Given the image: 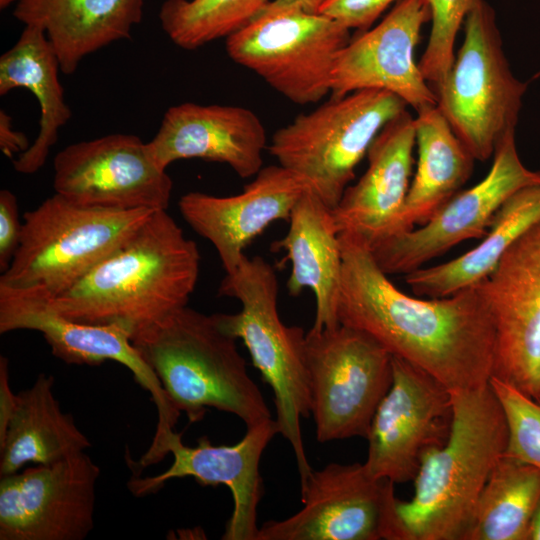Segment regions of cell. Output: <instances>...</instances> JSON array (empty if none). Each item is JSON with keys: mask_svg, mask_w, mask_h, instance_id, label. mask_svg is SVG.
Listing matches in <instances>:
<instances>
[{"mask_svg": "<svg viewBox=\"0 0 540 540\" xmlns=\"http://www.w3.org/2000/svg\"><path fill=\"white\" fill-rule=\"evenodd\" d=\"M339 238L340 324L369 334L393 356L424 370L451 392L489 383L496 333L480 283L445 297H413L389 280L362 239L349 233Z\"/></svg>", "mask_w": 540, "mask_h": 540, "instance_id": "1", "label": "cell"}, {"mask_svg": "<svg viewBox=\"0 0 540 540\" xmlns=\"http://www.w3.org/2000/svg\"><path fill=\"white\" fill-rule=\"evenodd\" d=\"M200 268L196 243L166 210L154 211L116 251L62 293L52 307L74 321L119 325L132 337L187 306Z\"/></svg>", "mask_w": 540, "mask_h": 540, "instance_id": "2", "label": "cell"}, {"mask_svg": "<svg viewBox=\"0 0 540 540\" xmlns=\"http://www.w3.org/2000/svg\"><path fill=\"white\" fill-rule=\"evenodd\" d=\"M453 418L443 446L427 451L414 495L398 500L404 540H461L508 430L490 384L452 392Z\"/></svg>", "mask_w": 540, "mask_h": 540, "instance_id": "3", "label": "cell"}, {"mask_svg": "<svg viewBox=\"0 0 540 540\" xmlns=\"http://www.w3.org/2000/svg\"><path fill=\"white\" fill-rule=\"evenodd\" d=\"M236 340L220 326L217 314L188 306L132 337L173 407L190 423L215 408L239 417L247 428L272 416Z\"/></svg>", "mask_w": 540, "mask_h": 540, "instance_id": "4", "label": "cell"}, {"mask_svg": "<svg viewBox=\"0 0 540 540\" xmlns=\"http://www.w3.org/2000/svg\"><path fill=\"white\" fill-rule=\"evenodd\" d=\"M278 289L271 264L260 256L245 255L219 286V294L239 300L241 310L217 313V318L229 335L243 341L252 363L272 388L278 431L292 447L302 482L312 470L300 424L311 414L306 334L301 327L282 322Z\"/></svg>", "mask_w": 540, "mask_h": 540, "instance_id": "5", "label": "cell"}, {"mask_svg": "<svg viewBox=\"0 0 540 540\" xmlns=\"http://www.w3.org/2000/svg\"><path fill=\"white\" fill-rule=\"evenodd\" d=\"M154 211L88 207L55 193L23 214L20 242L0 285L54 297L121 247Z\"/></svg>", "mask_w": 540, "mask_h": 540, "instance_id": "6", "label": "cell"}, {"mask_svg": "<svg viewBox=\"0 0 540 540\" xmlns=\"http://www.w3.org/2000/svg\"><path fill=\"white\" fill-rule=\"evenodd\" d=\"M406 107L400 97L380 89L332 96L278 129L268 149L334 209L377 134Z\"/></svg>", "mask_w": 540, "mask_h": 540, "instance_id": "7", "label": "cell"}, {"mask_svg": "<svg viewBox=\"0 0 540 540\" xmlns=\"http://www.w3.org/2000/svg\"><path fill=\"white\" fill-rule=\"evenodd\" d=\"M464 40L444 79L433 86L437 107L475 160L493 156L515 133L527 84L512 73L494 9L480 0L464 22Z\"/></svg>", "mask_w": 540, "mask_h": 540, "instance_id": "8", "label": "cell"}, {"mask_svg": "<svg viewBox=\"0 0 540 540\" xmlns=\"http://www.w3.org/2000/svg\"><path fill=\"white\" fill-rule=\"evenodd\" d=\"M350 30L293 0H270L249 22L226 38V52L293 103L323 99L338 53Z\"/></svg>", "mask_w": 540, "mask_h": 540, "instance_id": "9", "label": "cell"}, {"mask_svg": "<svg viewBox=\"0 0 540 540\" xmlns=\"http://www.w3.org/2000/svg\"><path fill=\"white\" fill-rule=\"evenodd\" d=\"M306 357L317 440L366 438L392 383V354L369 334L339 324L311 328Z\"/></svg>", "mask_w": 540, "mask_h": 540, "instance_id": "10", "label": "cell"}, {"mask_svg": "<svg viewBox=\"0 0 540 540\" xmlns=\"http://www.w3.org/2000/svg\"><path fill=\"white\" fill-rule=\"evenodd\" d=\"M303 507L259 528L257 540H404L394 483L364 463H330L300 482Z\"/></svg>", "mask_w": 540, "mask_h": 540, "instance_id": "11", "label": "cell"}, {"mask_svg": "<svg viewBox=\"0 0 540 540\" xmlns=\"http://www.w3.org/2000/svg\"><path fill=\"white\" fill-rule=\"evenodd\" d=\"M532 185H540V171L523 164L511 133L495 148L491 168L479 183L459 191L419 228L374 244L372 255L387 275L413 272L463 241L481 240L502 204Z\"/></svg>", "mask_w": 540, "mask_h": 540, "instance_id": "12", "label": "cell"}, {"mask_svg": "<svg viewBox=\"0 0 540 540\" xmlns=\"http://www.w3.org/2000/svg\"><path fill=\"white\" fill-rule=\"evenodd\" d=\"M452 418V392L424 370L392 355V383L366 436V468L394 484L414 480L423 455L446 443Z\"/></svg>", "mask_w": 540, "mask_h": 540, "instance_id": "13", "label": "cell"}, {"mask_svg": "<svg viewBox=\"0 0 540 540\" xmlns=\"http://www.w3.org/2000/svg\"><path fill=\"white\" fill-rule=\"evenodd\" d=\"M33 330L42 334L52 354L67 364L97 366L114 361L128 368L137 383L150 393L157 424L151 444L161 446L175 430L180 412L132 343V333L119 325H94L66 318L38 288L0 285V333Z\"/></svg>", "mask_w": 540, "mask_h": 540, "instance_id": "14", "label": "cell"}, {"mask_svg": "<svg viewBox=\"0 0 540 540\" xmlns=\"http://www.w3.org/2000/svg\"><path fill=\"white\" fill-rule=\"evenodd\" d=\"M100 468L85 453L0 479V540H83Z\"/></svg>", "mask_w": 540, "mask_h": 540, "instance_id": "15", "label": "cell"}, {"mask_svg": "<svg viewBox=\"0 0 540 540\" xmlns=\"http://www.w3.org/2000/svg\"><path fill=\"white\" fill-rule=\"evenodd\" d=\"M56 194L83 206L167 210L173 182L138 136L114 133L73 143L54 158Z\"/></svg>", "mask_w": 540, "mask_h": 540, "instance_id": "16", "label": "cell"}, {"mask_svg": "<svg viewBox=\"0 0 540 540\" xmlns=\"http://www.w3.org/2000/svg\"><path fill=\"white\" fill-rule=\"evenodd\" d=\"M496 333L493 373L529 397L540 396V220L479 282Z\"/></svg>", "mask_w": 540, "mask_h": 540, "instance_id": "17", "label": "cell"}, {"mask_svg": "<svg viewBox=\"0 0 540 540\" xmlns=\"http://www.w3.org/2000/svg\"><path fill=\"white\" fill-rule=\"evenodd\" d=\"M276 420L270 418L247 427L243 438L234 445H214L204 436L196 446H187L182 434L172 431L165 439V454H172L170 467L156 476H133L128 488L136 497L156 493L167 481L193 477L202 486L225 485L232 494L233 511L223 540H257V509L263 496L260 474L261 456L278 434Z\"/></svg>", "mask_w": 540, "mask_h": 540, "instance_id": "18", "label": "cell"}, {"mask_svg": "<svg viewBox=\"0 0 540 540\" xmlns=\"http://www.w3.org/2000/svg\"><path fill=\"white\" fill-rule=\"evenodd\" d=\"M430 19L428 0H398L383 20L359 32L338 53L330 78L332 96L380 89L416 112L437 105L414 57L421 29Z\"/></svg>", "mask_w": 540, "mask_h": 540, "instance_id": "19", "label": "cell"}, {"mask_svg": "<svg viewBox=\"0 0 540 540\" xmlns=\"http://www.w3.org/2000/svg\"><path fill=\"white\" fill-rule=\"evenodd\" d=\"M309 188L297 174L270 165L237 195L192 191L179 199L178 208L190 227L213 244L226 273H231L244 258V249L270 224L289 221L293 207Z\"/></svg>", "mask_w": 540, "mask_h": 540, "instance_id": "20", "label": "cell"}, {"mask_svg": "<svg viewBox=\"0 0 540 540\" xmlns=\"http://www.w3.org/2000/svg\"><path fill=\"white\" fill-rule=\"evenodd\" d=\"M266 143L264 125L252 110L185 102L168 108L147 146L164 170L177 160L202 159L227 164L249 178L263 168Z\"/></svg>", "mask_w": 540, "mask_h": 540, "instance_id": "21", "label": "cell"}, {"mask_svg": "<svg viewBox=\"0 0 540 540\" xmlns=\"http://www.w3.org/2000/svg\"><path fill=\"white\" fill-rule=\"evenodd\" d=\"M415 145L414 117L404 110L377 134L366 155V171L332 210L339 234H353L370 248L398 232Z\"/></svg>", "mask_w": 540, "mask_h": 540, "instance_id": "22", "label": "cell"}, {"mask_svg": "<svg viewBox=\"0 0 540 540\" xmlns=\"http://www.w3.org/2000/svg\"><path fill=\"white\" fill-rule=\"evenodd\" d=\"M331 208L310 188L291 211L286 235L273 243L287 253L291 263L287 281L290 295L310 288L316 312L312 328L321 330L339 325L338 302L342 282V250Z\"/></svg>", "mask_w": 540, "mask_h": 540, "instance_id": "23", "label": "cell"}, {"mask_svg": "<svg viewBox=\"0 0 540 540\" xmlns=\"http://www.w3.org/2000/svg\"><path fill=\"white\" fill-rule=\"evenodd\" d=\"M143 7V0H19L13 16L46 33L61 72L70 75L89 54L129 39Z\"/></svg>", "mask_w": 540, "mask_h": 540, "instance_id": "24", "label": "cell"}, {"mask_svg": "<svg viewBox=\"0 0 540 540\" xmlns=\"http://www.w3.org/2000/svg\"><path fill=\"white\" fill-rule=\"evenodd\" d=\"M58 57L46 33L38 26L25 25L16 43L0 57V95L26 88L40 107L38 135L29 148L13 160L21 174H33L45 164L59 130L71 118L59 80Z\"/></svg>", "mask_w": 540, "mask_h": 540, "instance_id": "25", "label": "cell"}, {"mask_svg": "<svg viewBox=\"0 0 540 540\" xmlns=\"http://www.w3.org/2000/svg\"><path fill=\"white\" fill-rule=\"evenodd\" d=\"M52 375L39 374L17 401L0 441V476L18 472L25 464H51L85 452L90 440L64 413L54 394Z\"/></svg>", "mask_w": 540, "mask_h": 540, "instance_id": "26", "label": "cell"}, {"mask_svg": "<svg viewBox=\"0 0 540 540\" xmlns=\"http://www.w3.org/2000/svg\"><path fill=\"white\" fill-rule=\"evenodd\" d=\"M414 122L418 160L396 234L423 225L461 191L475 160L437 105L417 111Z\"/></svg>", "mask_w": 540, "mask_h": 540, "instance_id": "27", "label": "cell"}, {"mask_svg": "<svg viewBox=\"0 0 540 540\" xmlns=\"http://www.w3.org/2000/svg\"><path fill=\"white\" fill-rule=\"evenodd\" d=\"M540 220V185L520 189L494 215L480 243L462 255L441 264L419 268L405 275L419 297L451 295L485 279L509 247Z\"/></svg>", "mask_w": 540, "mask_h": 540, "instance_id": "28", "label": "cell"}, {"mask_svg": "<svg viewBox=\"0 0 540 540\" xmlns=\"http://www.w3.org/2000/svg\"><path fill=\"white\" fill-rule=\"evenodd\" d=\"M540 499V470L502 455L478 497L461 540H526Z\"/></svg>", "mask_w": 540, "mask_h": 540, "instance_id": "29", "label": "cell"}, {"mask_svg": "<svg viewBox=\"0 0 540 540\" xmlns=\"http://www.w3.org/2000/svg\"><path fill=\"white\" fill-rule=\"evenodd\" d=\"M270 0H165L159 11L163 31L178 47L194 50L227 38Z\"/></svg>", "mask_w": 540, "mask_h": 540, "instance_id": "30", "label": "cell"}, {"mask_svg": "<svg viewBox=\"0 0 540 540\" xmlns=\"http://www.w3.org/2000/svg\"><path fill=\"white\" fill-rule=\"evenodd\" d=\"M489 384L506 419L504 455L540 470V403L496 377H491Z\"/></svg>", "mask_w": 540, "mask_h": 540, "instance_id": "31", "label": "cell"}, {"mask_svg": "<svg viewBox=\"0 0 540 540\" xmlns=\"http://www.w3.org/2000/svg\"><path fill=\"white\" fill-rule=\"evenodd\" d=\"M480 0H428L431 31L418 62L425 80L439 84L449 72L455 57L454 44L469 12Z\"/></svg>", "mask_w": 540, "mask_h": 540, "instance_id": "32", "label": "cell"}, {"mask_svg": "<svg viewBox=\"0 0 540 540\" xmlns=\"http://www.w3.org/2000/svg\"><path fill=\"white\" fill-rule=\"evenodd\" d=\"M395 1L398 0H325L318 13L338 21L349 30L362 32L370 29Z\"/></svg>", "mask_w": 540, "mask_h": 540, "instance_id": "33", "label": "cell"}, {"mask_svg": "<svg viewBox=\"0 0 540 540\" xmlns=\"http://www.w3.org/2000/svg\"><path fill=\"white\" fill-rule=\"evenodd\" d=\"M16 196L7 189L0 191V271L9 267L18 248L22 231Z\"/></svg>", "mask_w": 540, "mask_h": 540, "instance_id": "34", "label": "cell"}, {"mask_svg": "<svg viewBox=\"0 0 540 540\" xmlns=\"http://www.w3.org/2000/svg\"><path fill=\"white\" fill-rule=\"evenodd\" d=\"M17 394H14L9 382L8 359L0 357V441L4 438L9 421L14 412Z\"/></svg>", "mask_w": 540, "mask_h": 540, "instance_id": "35", "label": "cell"}, {"mask_svg": "<svg viewBox=\"0 0 540 540\" xmlns=\"http://www.w3.org/2000/svg\"><path fill=\"white\" fill-rule=\"evenodd\" d=\"M26 136L12 126V118L0 110V149L2 153L12 158L15 154H21L29 148Z\"/></svg>", "mask_w": 540, "mask_h": 540, "instance_id": "36", "label": "cell"}, {"mask_svg": "<svg viewBox=\"0 0 540 540\" xmlns=\"http://www.w3.org/2000/svg\"><path fill=\"white\" fill-rule=\"evenodd\" d=\"M526 540H540V499L530 520Z\"/></svg>", "mask_w": 540, "mask_h": 540, "instance_id": "37", "label": "cell"}, {"mask_svg": "<svg viewBox=\"0 0 540 540\" xmlns=\"http://www.w3.org/2000/svg\"><path fill=\"white\" fill-rule=\"evenodd\" d=\"M308 12H318L325 0H293Z\"/></svg>", "mask_w": 540, "mask_h": 540, "instance_id": "38", "label": "cell"}, {"mask_svg": "<svg viewBox=\"0 0 540 540\" xmlns=\"http://www.w3.org/2000/svg\"><path fill=\"white\" fill-rule=\"evenodd\" d=\"M19 0H0V8L5 9L12 3H17Z\"/></svg>", "mask_w": 540, "mask_h": 540, "instance_id": "39", "label": "cell"}, {"mask_svg": "<svg viewBox=\"0 0 540 540\" xmlns=\"http://www.w3.org/2000/svg\"><path fill=\"white\" fill-rule=\"evenodd\" d=\"M537 401H538V402L540 403V396H539V398H538V400H537Z\"/></svg>", "mask_w": 540, "mask_h": 540, "instance_id": "40", "label": "cell"}]
</instances>
